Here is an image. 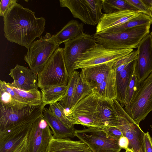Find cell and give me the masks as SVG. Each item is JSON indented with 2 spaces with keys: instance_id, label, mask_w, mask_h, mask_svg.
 Instances as JSON below:
<instances>
[{
  "instance_id": "cell-1",
  "label": "cell",
  "mask_w": 152,
  "mask_h": 152,
  "mask_svg": "<svg viewBox=\"0 0 152 152\" xmlns=\"http://www.w3.org/2000/svg\"><path fill=\"white\" fill-rule=\"evenodd\" d=\"M34 12L18 3L3 17L4 36L9 41L28 49L44 31L46 20L37 18Z\"/></svg>"
},
{
  "instance_id": "cell-2",
  "label": "cell",
  "mask_w": 152,
  "mask_h": 152,
  "mask_svg": "<svg viewBox=\"0 0 152 152\" xmlns=\"http://www.w3.org/2000/svg\"><path fill=\"white\" fill-rule=\"evenodd\" d=\"M151 23L129 28L121 32L97 33L93 36L96 42L113 49L137 48L142 39L149 34Z\"/></svg>"
},
{
  "instance_id": "cell-3",
  "label": "cell",
  "mask_w": 152,
  "mask_h": 152,
  "mask_svg": "<svg viewBox=\"0 0 152 152\" xmlns=\"http://www.w3.org/2000/svg\"><path fill=\"white\" fill-rule=\"evenodd\" d=\"M69 78L63 48L59 47L38 73L37 86L42 89L53 86H67Z\"/></svg>"
},
{
  "instance_id": "cell-4",
  "label": "cell",
  "mask_w": 152,
  "mask_h": 152,
  "mask_svg": "<svg viewBox=\"0 0 152 152\" xmlns=\"http://www.w3.org/2000/svg\"><path fill=\"white\" fill-rule=\"evenodd\" d=\"M111 101L117 119L114 126L120 130L123 136L128 139L129 144L128 150L132 152H145V133L139 125L130 117L116 99Z\"/></svg>"
},
{
  "instance_id": "cell-5",
  "label": "cell",
  "mask_w": 152,
  "mask_h": 152,
  "mask_svg": "<svg viewBox=\"0 0 152 152\" xmlns=\"http://www.w3.org/2000/svg\"><path fill=\"white\" fill-rule=\"evenodd\" d=\"M133 51L132 49H109L96 43L80 55L74 64L73 69H81L109 62H115Z\"/></svg>"
},
{
  "instance_id": "cell-6",
  "label": "cell",
  "mask_w": 152,
  "mask_h": 152,
  "mask_svg": "<svg viewBox=\"0 0 152 152\" xmlns=\"http://www.w3.org/2000/svg\"><path fill=\"white\" fill-rule=\"evenodd\" d=\"M45 107L15 125L0 131V152H12L23 141L28 135L33 124L42 115Z\"/></svg>"
},
{
  "instance_id": "cell-7",
  "label": "cell",
  "mask_w": 152,
  "mask_h": 152,
  "mask_svg": "<svg viewBox=\"0 0 152 152\" xmlns=\"http://www.w3.org/2000/svg\"><path fill=\"white\" fill-rule=\"evenodd\" d=\"M50 36L47 33L45 37L34 40L24 56V60L29 68L37 75L59 47V45L50 39Z\"/></svg>"
},
{
  "instance_id": "cell-8",
  "label": "cell",
  "mask_w": 152,
  "mask_h": 152,
  "mask_svg": "<svg viewBox=\"0 0 152 152\" xmlns=\"http://www.w3.org/2000/svg\"><path fill=\"white\" fill-rule=\"evenodd\" d=\"M124 110L138 125L152 111V72L141 82L136 95Z\"/></svg>"
},
{
  "instance_id": "cell-9",
  "label": "cell",
  "mask_w": 152,
  "mask_h": 152,
  "mask_svg": "<svg viewBox=\"0 0 152 152\" xmlns=\"http://www.w3.org/2000/svg\"><path fill=\"white\" fill-rule=\"evenodd\" d=\"M60 6L66 7L73 17L88 25H97L103 14L102 0H60Z\"/></svg>"
},
{
  "instance_id": "cell-10",
  "label": "cell",
  "mask_w": 152,
  "mask_h": 152,
  "mask_svg": "<svg viewBox=\"0 0 152 152\" xmlns=\"http://www.w3.org/2000/svg\"><path fill=\"white\" fill-rule=\"evenodd\" d=\"M98 97L93 92L80 101L69 111L75 124L87 127L104 128L97 110Z\"/></svg>"
},
{
  "instance_id": "cell-11",
  "label": "cell",
  "mask_w": 152,
  "mask_h": 152,
  "mask_svg": "<svg viewBox=\"0 0 152 152\" xmlns=\"http://www.w3.org/2000/svg\"><path fill=\"white\" fill-rule=\"evenodd\" d=\"M75 131V136L85 143L93 152H120L118 140L107 137L103 128L87 127Z\"/></svg>"
},
{
  "instance_id": "cell-12",
  "label": "cell",
  "mask_w": 152,
  "mask_h": 152,
  "mask_svg": "<svg viewBox=\"0 0 152 152\" xmlns=\"http://www.w3.org/2000/svg\"><path fill=\"white\" fill-rule=\"evenodd\" d=\"M42 114L33 124L27 138V152H46L53 137Z\"/></svg>"
},
{
  "instance_id": "cell-13",
  "label": "cell",
  "mask_w": 152,
  "mask_h": 152,
  "mask_svg": "<svg viewBox=\"0 0 152 152\" xmlns=\"http://www.w3.org/2000/svg\"><path fill=\"white\" fill-rule=\"evenodd\" d=\"M96 43L93 36L84 33L64 43L63 56L69 77L72 74L74 70L73 65L77 58L81 54Z\"/></svg>"
},
{
  "instance_id": "cell-14",
  "label": "cell",
  "mask_w": 152,
  "mask_h": 152,
  "mask_svg": "<svg viewBox=\"0 0 152 152\" xmlns=\"http://www.w3.org/2000/svg\"><path fill=\"white\" fill-rule=\"evenodd\" d=\"M137 50V58L134 72L141 82L152 72V38L150 34L141 41Z\"/></svg>"
},
{
  "instance_id": "cell-15",
  "label": "cell",
  "mask_w": 152,
  "mask_h": 152,
  "mask_svg": "<svg viewBox=\"0 0 152 152\" xmlns=\"http://www.w3.org/2000/svg\"><path fill=\"white\" fill-rule=\"evenodd\" d=\"M45 107L42 104L39 106H28L18 108L7 107L0 103V131L15 125Z\"/></svg>"
},
{
  "instance_id": "cell-16",
  "label": "cell",
  "mask_w": 152,
  "mask_h": 152,
  "mask_svg": "<svg viewBox=\"0 0 152 152\" xmlns=\"http://www.w3.org/2000/svg\"><path fill=\"white\" fill-rule=\"evenodd\" d=\"M9 75L13 80L10 86L24 91L38 90V75L30 68L17 64Z\"/></svg>"
},
{
  "instance_id": "cell-17",
  "label": "cell",
  "mask_w": 152,
  "mask_h": 152,
  "mask_svg": "<svg viewBox=\"0 0 152 152\" xmlns=\"http://www.w3.org/2000/svg\"><path fill=\"white\" fill-rule=\"evenodd\" d=\"M140 13L139 11L124 10L104 13L97 25L96 33H102L121 25L137 16Z\"/></svg>"
},
{
  "instance_id": "cell-18",
  "label": "cell",
  "mask_w": 152,
  "mask_h": 152,
  "mask_svg": "<svg viewBox=\"0 0 152 152\" xmlns=\"http://www.w3.org/2000/svg\"><path fill=\"white\" fill-rule=\"evenodd\" d=\"M46 152H93L81 140L74 141L68 138L57 139L53 137Z\"/></svg>"
},
{
  "instance_id": "cell-19",
  "label": "cell",
  "mask_w": 152,
  "mask_h": 152,
  "mask_svg": "<svg viewBox=\"0 0 152 152\" xmlns=\"http://www.w3.org/2000/svg\"><path fill=\"white\" fill-rule=\"evenodd\" d=\"M136 62V60L131 62L124 69L116 73V99L123 107L126 103L128 86L134 71Z\"/></svg>"
},
{
  "instance_id": "cell-20",
  "label": "cell",
  "mask_w": 152,
  "mask_h": 152,
  "mask_svg": "<svg viewBox=\"0 0 152 152\" xmlns=\"http://www.w3.org/2000/svg\"><path fill=\"white\" fill-rule=\"evenodd\" d=\"M115 62H109L81 69L86 80L92 89L104 80L113 69Z\"/></svg>"
},
{
  "instance_id": "cell-21",
  "label": "cell",
  "mask_w": 152,
  "mask_h": 152,
  "mask_svg": "<svg viewBox=\"0 0 152 152\" xmlns=\"http://www.w3.org/2000/svg\"><path fill=\"white\" fill-rule=\"evenodd\" d=\"M42 115L52 131L53 138L63 139L75 137V129L74 127L70 128L66 127L51 113L48 109L44 108Z\"/></svg>"
},
{
  "instance_id": "cell-22",
  "label": "cell",
  "mask_w": 152,
  "mask_h": 152,
  "mask_svg": "<svg viewBox=\"0 0 152 152\" xmlns=\"http://www.w3.org/2000/svg\"><path fill=\"white\" fill-rule=\"evenodd\" d=\"M83 24L77 20L69 21L62 29L55 34L50 37V39L60 45L84 33Z\"/></svg>"
},
{
  "instance_id": "cell-23",
  "label": "cell",
  "mask_w": 152,
  "mask_h": 152,
  "mask_svg": "<svg viewBox=\"0 0 152 152\" xmlns=\"http://www.w3.org/2000/svg\"><path fill=\"white\" fill-rule=\"evenodd\" d=\"M98 98L112 100L117 99L116 72L113 68L104 80L92 89Z\"/></svg>"
},
{
  "instance_id": "cell-24",
  "label": "cell",
  "mask_w": 152,
  "mask_h": 152,
  "mask_svg": "<svg viewBox=\"0 0 152 152\" xmlns=\"http://www.w3.org/2000/svg\"><path fill=\"white\" fill-rule=\"evenodd\" d=\"M0 103L7 107L21 108L27 105L14 92L9 83L0 81Z\"/></svg>"
},
{
  "instance_id": "cell-25",
  "label": "cell",
  "mask_w": 152,
  "mask_h": 152,
  "mask_svg": "<svg viewBox=\"0 0 152 152\" xmlns=\"http://www.w3.org/2000/svg\"><path fill=\"white\" fill-rule=\"evenodd\" d=\"M111 100L98 98V115L104 128L114 126L117 122Z\"/></svg>"
},
{
  "instance_id": "cell-26",
  "label": "cell",
  "mask_w": 152,
  "mask_h": 152,
  "mask_svg": "<svg viewBox=\"0 0 152 152\" xmlns=\"http://www.w3.org/2000/svg\"><path fill=\"white\" fill-rule=\"evenodd\" d=\"M67 86H53L41 89L42 104L45 106L60 101L65 95Z\"/></svg>"
},
{
  "instance_id": "cell-27",
  "label": "cell",
  "mask_w": 152,
  "mask_h": 152,
  "mask_svg": "<svg viewBox=\"0 0 152 152\" xmlns=\"http://www.w3.org/2000/svg\"><path fill=\"white\" fill-rule=\"evenodd\" d=\"M48 109L66 127H74L75 122L69 114L70 110L65 108L60 101L50 104Z\"/></svg>"
},
{
  "instance_id": "cell-28",
  "label": "cell",
  "mask_w": 152,
  "mask_h": 152,
  "mask_svg": "<svg viewBox=\"0 0 152 152\" xmlns=\"http://www.w3.org/2000/svg\"><path fill=\"white\" fill-rule=\"evenodd\" d=\"M148 23H152V18L146 14L141 12L137 16L131 19L123 24L102 33L121 32L129 28Z\"/></svg>"
},
{
  "instance_id": "cell-29",
  "label": "cell",
  "mask_w": 152,
  "mask_h": 152,
  "mask_svg": "<svg viewBox=\"0 0 152 152\" xmlns=\"http://www.w3.org/2000/svg\"><path fill=\"white\" fill-rule=\"evenodd\" d=\"M10 86L27 105L38 106L42 104L41 93L38 89L26 91Z\"/></svg>"
},
{
  "instance_id": "cell-30",
  "label": "cell",
  "mask_w": 152,
  "mask_h": 152,
  "mask_svg": "<svg viewBox=\"0 0 152 152\" xmlns=\"http://www.w3.org/2000/svg\"><path fill=\"white\" fill-rule=\"evenodd\" d=\"M102 10L105 13H110L121 10L139 11L126 0H102Z\"/></svg>"
},
{
  "instance_id": "cell-31",
  "label": "cell",
  "mask_w": 152,
  "mask_h": 152,
  "mask_svg": "<svg viewBox=\"0 0 152 152\" xmlns=\"http://www.w3.org/2000/svg\"><path fill=\"white\" fill-rule=\"evenodd\" d=\"M92 92V88L86 82L83 73L81 71L73 99L71 108L85 97Z\"/></svg>"
},
{
  "instance_id": "cell-32",
  "label": "cell",
  "mask_w": 152,
  "mask_h": 152,
  "mask_svg": "<svg viewBox=\"0 0 152 152\" xmlns=\"http://www.w3.org/2000/svg\"><path fill=\"white\" fill-rule=\"evenodd\" d=\"M80 72L74 70L69 77L66 94L60 101L67 109L70 110L72 107L73 99L75 93Z\"/></svg>"
},
{
  "instance_id": "cell-33",
  "label": "cell",
  "mask_w": 152,
  "mask_h": 152,
  "mask_svg": "<svg viewBox=\"0 0 152 152\" xmlns=\"http://www.w3.org/2000/svg\"><path fill=\"white\" fill-rule=\"evenodd\" d=\"M140 83L134 71L128 86L124 106H128L131 103L139 89Z\"/></svg>"
},
{
  "instance_id": "cell-34",
  "label": "cell",
  "mask_w": 152,
  "mask_h": 152,
  "mask_svg": "<svg viewBox=\"0 0 152 152\" xmlns=\"http://www.w3.org/2000/svg\"><path fill=\"white\" fill-rule=\"evenodd\" d=\"M137 50H133L129 54L115 62L113 68L116 73H118L124 69L131 62L137 58Z\"/></svg>"
},
{
  "instance_id": "cell-35",
  "label": "cell",
  "mask_w": 152,
  "mask_h": 152,
  "mask_svg": "<svg viewBox=\"0 0 152 152\" xmlns=\"http://www.w3.org/2000/svg\"><path fill=\"white\" fill-rule=\"evenodd\" d=\"M140 12L144 13L152 18V11L143 0H126Z\"/></svg>"
},
{
  "instance_id": "cell-36",
  "label": "cell",
  "mask_w": 152,
  "mask_h": 152,
  "mask_svg": "<svg viewBox=\"0 0 152 152\" xmlns=\"http://www.w3.org/2000/svg\"><path fill=\"white\" fill-rule=\"evenodd\" d=\"M107 137L118 140L123 134L120 130L116 126H111L103 128Z\"/></svg>"
},
{
  "instance_id": "cell-37",
  "label": "cell",
  "mask_w": 152,
  "mask_h": 152,
  "mask_svg": "<svg viewBox=\"0 0 152 152\" xmlns=\"http://www.w3.org/2000/svg\"><path fill=\"white\" fill-rule=\"evenodd\" d=\"M17 0H1L0 3V15L4 17L16 3Z\"/></svg>"
},
{
  "instance_id": "cell-38",
  "label": "cell",
  "mask_w": 152,
  "mask_h": 152,
  "mask_svg": "<svg viewBox=\"0 0 152 152\" xmlns=\"http://www.w3.org/2000/svg\"><path fill=\"white\" fill-rule=\"evenodd\" d=\"M144 145L145 152H152V140L149 132L145 133Z\"/></svg>"
},
{
  "instance_id": "cell-39",
  "label": "cell",
  "mask_w": 152,
  "mask_h": 152,
  "mask_svg": "<svg viewBox=\"0 0 152 152\" xmlns=\"http://www.w3.org/2000/svg\"><path fill=\"white\" fill-rule=\"evenodd\" d=\"M28 136L12 152H26Z\"/></svg>"
},
{
  "instance_id": "cell-40",
  "label": "cell",
  "mask_w": 152,
  "mask_h": 152,
  "mask_svg": "<svg viewBox=\"0 0 152 152\" xmlns=\"http://www.w3.org/2000/svg\"><path fill=\"white\" fill-rule=\"evenodd\" d=\"M118 144L119 146L121 148L127 150L128 149L129 142L128 139L124 136H122L119 139Z\"/></svg>"
},
{
  "instance_id": "cell-41",
  "label": "cell",
  "mask_w": 152,
  "mask_h": 152,
  "mask_svg": "<svg viewBox=\"0 0 152 152\" xmlns=\"http://www.w3.org/2000/svg\"><path fill=\"white\" fill-rule=\"evenodd\" d=\"M143 0V1L150 8L151 7H152V0Z\"/></svg>"
},
{
  "instance_id": "cell-42",
  "label": "cell",
  "mask_w": 152,
  "mask_h": 152,
  "mask_svg": "<svg viewBox=\"0 0 152 152\" xmlns=\"http://www.w3.org/2000/svg\"><path fill=\"white\" fill-rule=\"evenodd\" d=\"M125 152H132L129 150H126V151Z\"/></svg>"
},
{
  "instance_id": "cell-43",
  "label": "cell",
  "mask_w": 152,
  "mask_h": 152,
  "mask_svg": "<svg viewBox=\"0 0 152 152\" xmlns=\"http://www.w3.org/2000/svg\"><path fill=\"white\" fill-rule=\"evenodd\" d=\"M150 127L151 128V130H152V125L150 126Z\"/></svg>"
},
{
  "instance_id": "cell-44",
  "label": "cell",
  "mask_w": 152,
  "mask_h": 152,
  "mask_svg": "<svg viewBox=\"0 0 152 152\" xmlns=\"http://www.w3.org/2000/svg\"><path fill=\"white\" fill-rule=\"evenodd\" d=\"M150 34H151V37H152V31L150 33Z\"/></svg>"
},
{
  "instance_id": "cell-45",
  "label": "cell",
  "mask_w": 152,
  "mask_h": 152,
  "mask_svg": "<svg viewBox=\"0 0 152 152\" xmlns=\"http://www.w3.org/2000/svg\"><path fill=\"white\" fill-rule=\"evenodd\" d=\"M150 8H151V9L152 11V7H151Z\"/></svg>"
},
{
  "instance_id": "cell-46",
  "label": "cell",
  "mask_w": 152,
  "mask_h": 152,
  "mask_svg": "<svg viewBox=\"0 0 152 152\" xmlns=\"http://www.w3.org/2000/svg\"><path fill=\"white\" fill-rule=\"evenodd\" d=\"M26 152H27V151Z\"/></svg>"
}]
</instances>
